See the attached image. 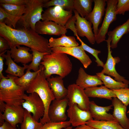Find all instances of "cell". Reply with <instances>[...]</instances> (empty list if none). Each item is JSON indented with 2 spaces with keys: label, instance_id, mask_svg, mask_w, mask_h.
<instances>
[{
  "label": "cell",
  "instance_id": "4",
  "mask_svg": "<svg viewBox=\"0 0 129 129\" xmlns=\"http://www.w3.org/2000/svg\"><path fill=\"white\" fill-rule=\"evenodd\" d=\"M16 77L9 74L0 80V100L9 105H22L24 101L23 97L25 91L15 82Z\"/></svg>",
  "mask_w": 129,
  "mask_h": 129
},
{
  "label": "cell",
  "instance_id": "44",
  "mask_svg": "<svg viewBox=\"0 0 129 129\" xmlns=\"http://www.w3.org/2000/svg\"><path fill=\"white\" fill-rule=\"evenodd\" d=\"M4 58L3 57L0 56V80L2 78H5L3 75L2 72L3 70L4 62L3 60Z\"/></svg>",
  "mask_w": 129,
  "mask_h": 129
},
{
  "label": "cell",
  "instance_id": "20",
  "mask_svg": "<svg viewBox=\"0 0 129 129\" xmlns=\"http://www.w3.org/2000/svg\"><path fill=\"white\" fill-rule=\"evenodd\" d=\"M75 84L84 89L88 87L103 84L97 75H91L87 74L83 68L81 67L79 69Z\"/></svg>",
  "mask_w": 129,
  "mask_h": 129
},
{
  "label": "cell",
  "instance_id": "25",
  "mask_svg": "<svg viewBox=\"0 0 129 129\" xmlns=\"http://www.w3.org/2000/svg\"><path fill=\"white\" fill-rule=\"evenodd\" d=\"M79 45L75 37L67 36L65 34H62L60 37L57 38L51 37L49 40V45L51 48L58 47H70Z\"/></svg>",
  "mask_w": 129,
  "mask_h": 129
},
{
  "label": "cell",
  "instance_id": "42",
  "mask_svg": "<svg viewBox=\"0 0 129 129\" xmlns=\"http://www.w3.org/2000/svg\"><path fill=\"white\" fill-rule=\"evenodd\" d=\"M0 4L21 5H25V0H0Z\"/></svg>",
  "mask_w": 129,
  "mask_h": 129
},
{
  "label": "cell",
  "instance_id": "46",
  "mask_svg": "<svg viewBox=\"0 0 129 129\" xmlns=\"http://www.w3.org/2000/svg\"><path fill=\"white\" fill-rule=\"evenodd\" d=\"M6 104L4 102L0 100V112H4L5 109Z\"/></svg>",
  "mask_w": 129,
  "mask_h": 129
},
{
  "label": "cell",
  "instance_id": "36",
  "mask_svg": "<svg viewBox=\"0 0 129 129\" xmlns=\"http://www.w3.org/2000/svg\"><path fill=\"white\" fill-rule=\"evenodd\" d=\"M77 39L80 42L81 46L83 49L91 54L95 58V62L98 66L103 67L104 64L103 62L99 58L98 56V54L101 52L100 50H98L92 48L85 43L78 36H76Z\"/></svg>",
  "mask_w": 129,
  "mask_h": 129
},
{
  "label": "cell",
  "instance_id": "31",
  "mask_svg": "<svg viewBox=\"0 0 129 129\" xmlns=\"http://www.w3.org/2000/svg\"><path fill=\"white\" fill-rule=\"evenodd\" d=\"M24 115L20 129H40L43 124L36 121L31 113L24 109Z\"/></svg>",
  "mask_w": 129,
  "mask_h": 129
},
{
  "label": "cell",
  "instance_id": "19",
  "mask_svg": "<svg viewBox=\"0 0 129 129\" xmlns=\"http://www.w3.org/2000/svg\"><path fill=\"white\" fill-rule=\"evenodd\" d=\"M112 105L104 107L99 106L93 101H90L89 111L94 119L100 121L115 120L112 114L108 112L112 109Z\"/></svg>",
  "mask_w": 129,
  "mask_h": 129
},
{
  "label": "cell",
  "instance_id": "14",
  "mask_svg": "<svg viewBox=\"0 0 129 129\" xmlns=\"http://www.w3.org/2000/svg\"><path fill=\"white\" fill-rule=\"evenodd\" d=\"M94 6L91 12L85 18L93 25L95 36L98 34L99 25L102 22L105 9L106 0H93Z\"/></svg>",
  "mask_w": 129,
  "mask_h": 129
},
{
  "label": "cell",
  "instance_id": "26",
  "mask_svg": "<svg viewBox=\"0 0 129 129\" xmlns=\"http://www.w3.org/2000/svg\"><path fill=\"white\" fill-rule=\"evenodd\" d=\"M129 32V18L122 25L118 26L112 31L108 32V35L111 38V48L114 49L116 48L118 43L124 34Z\"/></svg>",
  "mask_w": 129,
  "mask_h": 129
},
{
  "label": "cell",
  "instance_id": "35",
  "mask_svg": "<svg viewBox=\"0 0 129 129\" xmlns=\"http://www.w3.org/2000/svg\"><path fill=\"white\" fill-rule=\"evenodd\" d=\"M0 5L7 12L15 16L21 17L25 12V5H17L0 4Z\"/></svg>",
  "mask_w": 129,
  "mask_h": 129
},
{
  "label": "cell",
  "instance_id": "12",
  "mask_svg": "<svg viewBox=\"0 0 129 129\" xmlns=\"http://www.w3.org/2000/svg\"><path fill=\"white\" fill-rule=\"evenodd\" d=\"M67 111L69 121L72 126L76 127L86 124L87 122L93 119L89 111H85L80 109L77 104H75L69 106Z\"/></svg>",
  "mask_w": 129,
  "mask_h": 129
},
{
  "label": "cell",
  "instance_id": "11",
  "mask_svg": "<svg viewBox=\"0 0 129 129\" xmlns=\"http://www.w3.org/2000/svg\"><path fill=\"white\" fill-rule=\"evenodd\" d=\"M68 100L67 97L61 99H55L52 102L48 111V116L51 122H59L66 121L65 114Z\"/></svg>",
  "mask_w": 129,
  "mask_h": 129
},
{
  "label": "cell",
  "instance_id": "1",
  "mask_svg": "<svg viewBox=\"0 0 129 129\" xmlns=\"http://www.w3.org/2000/svg\"><path fill=\"white\" fill-rule=\"evenodd\" d=\"M0 36L8 42L11 48L22 45L42 53L49 54L52 51L48 39L31 28L15 29L0 22Z\"/></svg>",
  "mask_w": 129,
  "mask_h": 129
},
{
  "label": "cell",
  "instance_id": "7",
  "mask_svg": "<svg viewBox=\"0 0 129 129\" xmlns=\"http://www.w3.org/2000/svg\"><path fill=\"white\" fill-rule=\"evenodd\" d=\"M23 97L24 101L22 104V107L32 113L34 119L38 121L44 113V106L42 100L35 92L29 94L28 95L24 94Z\"/></svg>",
  "mask_w": 129,
  "mask_h": 129
},
{
  "label": "cell",
  "instance_id": "45",
  "mask_svg": "<svg viewBox=\"0 0 129 129\" xmlns=\"http://www.w3.org/2000/svg\"><path fill=\"white\" fill-rule=\"evenodd\" d=\"M72 129H98L89 126L86 124L82 125L76 127Z\"/></svg>",
  "mask_w": 129,
  "mask_h": 129
},
{
  "label": "cell",
  "instance_id": "3",
  "mask_svg": "<svg viewBox=\"0 0 129 129\" xmlns=\"http://www.w3.org/2000/svg\"><path fill=\"white\" fill-rule=\"evenodd\" d=\"M44 69V66L40 64L37 76L26 91L29 94L33 92L37 93L43 101L44 106L45 112L43 116L40 119V122L43 124L51 122L48 116V111L52 102L55 99L45 76Z\"/></svg>",
  "mask_w": 129,
  "mask_h": 129
},
{
  "label": "cell",
  "instance_id": "32",
  "mask_svg": "<svg viewBox=\"0 0 129 129\" xmlns=\"http://www.w3.org/2000/svg\"><path fill=\"white\" fill-rule=\"evenodd\" d=\"M32 52V58L31 63L29 65L22 64L26 69L33 70L34 72L38 71L39 69L41 61L46 54H49L46 53H42L33 49H31Z\"/></svg>",
  "mask_w": 129,
  "mask_h": 129
},
{
  "label": "cell",
  "instance_id": "33",
  "mask_svg": "<svg viewBox=\"0 0 129 129\" xmlns=\"http://www.w3.org/2000/svg\"><path fill=\"white\" fill-rule=\"evenodd\" d=\"M53 6H58L68 11H73V0H51L45 3L43 7L48 8Z\"/></svg>",
  "mask_w": 129,
  "mask_h": 129
},
{
  "label": "cell",
  "instance_id": "27",
  "mask_svg": "<svg viewBox=\"0 0 129 129\" xmlns=\"http://www.w3.org/2000/svg\"><path fill=\"white\" fill-rule=\"evenodd\" d=\"M74 7L80 15L85 18L92 11V0H73Z\"/></svg>",
  "mask_w": 129,
  "mask_h": 129
},
{
  "label": "cell",
  "instance_id": "30",
  "mask_svg": "<svg viewBox=\"0 0 129 129\" xmlns=\"http://www.w3.org/2000/svg\"><path fill=\"white\" fill-rule=\"evenodd\" d=\"M39 70L36 72H31L30 70L27 69L25 73L22 76L19 78L16 76L14 80V81L16 84L26 91L36 77Z\"/></svg>",
  "mask_w": 129,
  "mask_h": 129
},
{
  "label": "cell",
  "instance_id": "6",
  "mask_svg": "<svg viewBox=\"0 0 129 129\" xmlns=\"http://www.w3.org/2000/svg\"><path fill=\"white\" fill-rule=\"evenodd\" d=\"M118 0H106L107 6L105 9L104 17L101 27L99 29L98 34L95 36V41L99 44L105 41L106 35L111 24L117 19L115 13Z\"/></svg>",
  "mask_w": 129,
  "mask_h": 129
},
{
  "label": "cell",
  "instance_id": "5",
  "mask_svg": "<svg viewBox=\"0 0 129 129\" xmlns=\"http://www.w3.org/2000/svg\"><path fill=\"white\" fill-rule=\"evenodd\" d=\"M49 0H25L26 10L19 20L23 27L35 31L36 23L42 20L44 4Z\"/></svg>",
  "mask_w": 129,
  "mask_h": 129
},
{
  "label": "cell",
  "instance_id": "18",
  "mask_svg": "<svg viewBox=\"0 0 129 129\" xmlns=\"http://www.w3.org/2000/svg\"><path fill=\"white\" fill-rule=\"evenodd\" d=\"M112 115L115 120L125 129H129V118L126 115L127 106L117 97L112 100Z\"/></svg>",
  "mask_w": 129,
  "mask_h": 129
},
{
  "label": "cell",
  "instance_id": "48",
  "mask_svg": "<svg viewBox=\"0 0 129 129\" xmlns=\"http://www.w3.org/2000/svg\"><path fill=\"white\" fill-rule=\"evenodd\" d=\"M72 126H70L65 128L62 129H72Z\"/></svg>",
  "mask_w": 129,
  "mask_h": 129
},
{
  "label": "cell",
  "instance_id": "16",
  "mask_svg": "<svg viewBox=\"0 0 129 129\" xmlns=\"http://www.w3.org/2000/svg\"><path fill=\"white\" fill-rule=\"evenodd\" d=\"M35 31L39 34L59 36L65 34L67 30L65 27L50 21H39L36 24Z\"/></svg>",
  "mask_w": 129,
  "mask_h": 129
},
{
  "label": "cell",
  "instance_id": "47",
  "mask_svg": "<svg viewBox=\"0 0 129 129\" xmlns=\"http://www.w3.org/2000/svg\"><path fill=\"white\" fill-rule=\"evenodd\" d=\"M3 118L2 113L0 112V125H1L5 122Z\"/></svg>",
  "mask_w": 129,
  "mask_h": 129
},
{
  "label": "cell",
  "instance_id": "21",
  "mask_svg": "<svg viewBox=\"0 0 129 129\" xmlns=\"http://www.w3.org/2000/svg\"><path fill=\"white\" fill-rule=\"evenodd\" d=\"M47 80L55 99H61L66 97L68 89L64 86L62 78L59 76H52L47 78Z\"/></svg>",
  "mask_w": 129,
  "mask_h": 129
},
{
  "label": "cell",
  "instance_id": "29",
  "mask_svg": "<svg viewBox=\"0 0 129 129\" xmlns=\"http://www.w3.org/2000/svg\"><path fill=\"white\" fill-rule=\"evenodd\" d=\"M86 124L98 129H125L116 120L100 121L92 119Z\"/></svg>",
  "mask_w": 129,
  "mask_h": 129
},
{
  "label": "cell",
  "instance_id": "49",
  "mask_svg": "<svg viewBox=\"0 0 129 129\" xmlns=\"http://www.w3.org/2000/svg\"><path fill=\"white\" fill-rule=\"evenodd\" d=\"M127 114H128L129 115V110H128V111L127 112Z\"/></svg>",
  "mask_w": 129,
  "mask_h": 129
},
{
  "label": "cell",
  "instance_id": "13",
  "mask_svg": "<svg viewBox=\"0 0 129 129\" xmlns=\"http://www.w3.org/2000/svg\"><path fill=\"white\" fill-rule=\"evenodd\" d=\"M73 11L76 19L75 27L77 34L81 37H85L91 44H94L96 41L92 23L85 18L81 17L75 10Z\"/></svg>",
  "mask_w": 129,
  "mask_h": 129
},
{
  "label": "cell",
  "instance_id": "39",
  "mask_svg": "<svg viewBox=\"0 0 129 129\" xmlns=\"http://www.w3.org/2000/svg\"><path fill=\"white\" fill-rule=\"evenodd\" d=\"M129 11V0H118L116 7V14L124 15L125 12Z\"/></svg>",
  "mask_w": 129,
  "mask_h": 129
},
{
  "label": "cell",
  "instance_id": "40",
  "mask_svg": "<svg viewBox=\"0 0 129 129\" xmlns=\"http://www.w3.org/2000/svg\"><path fill=\"white\" fill-rule=\"evenodd\" d=\"M76 21L75 16L74 15L67 22L65 26V27L67 29H70L73 32L74 35L76 36L78 35L76 33L75 23Z\"/></svg>",
  "mask_w": 129,
  "mask_h": 129
},
{
  "label": "cell",
  "instance_id": "8",
  "mask_svg": "<svg viewBox=\"0 0 129 129\" xmlns=\"http://www.w3.org/2000/svg\"><path fill=\"white\" fill-rule=\"evenodd\" d=\"M67 89L68 106L75 104L82 110L89 111L90 101L84 89L75 83L69 85Z\"/></svg>",
  "mask_w": 129,
  "mask_h": 129
},
{
  "label": "cell",
  "instance_id": "34",
  "mask_svg": "<svg viewBox=\"0 0 129 129\" xmlns=\"http://www.w3.org/2000/svg\"><path fill=\"white\" fill-rule=\"evenodd\" d=\"M21 17L15 16L6 12L2 8L0 7V22L3 23L6 25L11 27L12 26L16 29L17 23Z\"/></svg>",
  "mask_w": 129,
  "mask_h": 129
},
{
  "label": "cell",
  "instance_id": "17",
  "mask_svg": "<svg viewBox=\"0 0 129 129\" xmlns=\"http://www.w3.org/2000/svg\"><path fill=\"white\" fill-rule=\"evenodd\" d=\"M24 109L22 105L12 106L6 104L5 109L3 113V118L15 127L22 122L24 115Z\"/></svg>",
  "mask_w": 129,
  "mask_h": 129
},
{
  "label": "cell",
  "instance_id": "23",
  "mask_svg": "<svg viewBox=\"0 0 129 129\" xmlns=\"http://www.w3.org/2000/svg\"><path fill=\"white\" fill-rule=\"evenodd\" d=\"M84 90L89 97H97L112 100L113 98L116 97L113 90L108 88L105 86L101 85L99 87H88Z\"/></svg>",
  "mask_w": 129,
  "mask_h": 129
},
{
  "label": "cell",
  "instance_id": "2",
  "mask_svg": "<svg viewBox=\"0 0 129 129\" xmlns=\"http://www.w3.org/2000/svg\"><path fill=\"white\" fill-rule=\"evenodd\" d=\"M40 63L44 68V73L47 79L53 74H56L63 78L72 71V65L67 54L52 51L45 55Z\"/></svg>",
  "mask_w": 129,
  "mask_h": 129
},
{
  "label": "cell",
  "instance_id": "15",
  "mask_svg": "<svg viewBox=\"0 0 129 129\" xmlns=\"http://www.w3.org/2000/svg\"><path fill=\"white\" fill-rule=\"evenodd\" d=\"M52 51L65 53L78 59L85 68H87L92 63L89 56L85 53L81 46L70 47H58L51 48Z\"/></svg>",
  "mask_w": 129,
  "mask_h": 129
},
{
  "label": "cell",
  "instance_id": "43",
  "mask_svg": "<svg viewBox=\"0 0 129 129\" xmlns=\"http://www.w3.org/2000/svg\"><path fill=\"white\" fill-rule=\"evenodd\" d=\"M0 129H18L16 127L9 123L5 121L3 124L0 126Z\"/></svg>",
  "mask_w": 129,
  "mask_h": 129
},
{
  "label": "cell",
  "instance_id": "10",
  "mask_svg": "<svg viewBox=\"0 0 129 129\" xmlns=\"http://www.w3.org/2000/svg\"><path fill=\"white\" fill-rule=\"evenodd\" d=\"M108 36V39L106 40L107 43L108 57L106 62L104 64L103 67V69L101 72L104 74H106L114 77V80L116 81L128 84H129V81L120 75L115 69V65L120 61V59L118 57H113L112 56L110 46L111 38L110 36Z\"/></svg>",
  "mask_w": 129,
  "mask_h": 129
},
{
  "label": "cell",
  "instance_id": "24",
  "mask_svg": "<svg viewBox=\"0 0 129 129\" xmlns=\"http://www.w3.org/2000/svg\"><path fill=\"white\" fill-rule=\"evenodd\" d=\"M3 53L0 54V56L3 57L6 59L5 64L7 66V68L5 72L9 74L20 77L24 74L25 69L24 67H22L16 64L12 59L10 50L7 51L6 54Z\"/></svg>",
  "mask_w": 129,
  "mask_h": 129
},
{
  "label": "cell",
  "instance_id": "41",
  "mask_svg": "<svg viewBox=\"0 0 129 129\" xmlns=\"http://www.w3.org/2000/svg\"><path fill=\"white\" fill-rule=\"evenodd\" d=\"M11 48L8 42L3 37H0V54L5 53Z\"/></svg>",
  "mask_w": 129,
  "mask_h": 129
},
{
  "label": "cell",
  "instance_id": "38",
  "mask_svg": "<svg viewBox=\"0 0 129 129\" xmlns=\"http://www.w3.org/2000/svg\"><path fill=\"white\" fill-rule=\"evenodd\" d=\"M71 125L69 121L59 122L51 121L43 124L40 129H62Z\"/></svg>",
  "mask_w": 129,
  "mask_h": 129
},
{
  "label": "cell",
  "instance_id": "28",
  "mask_svg": "<svg viewBox=\"0 0 129 129\" xmlns=\"http://www.w3.org/2000/svg\"><path fill=\"white\" fill-rule=\"evenodd\" d=\"M103 83L104 86L112 90H118L121 88H128V84L123 82L118 81L112 78L109 76L106 75L101 72L96 74Z\"/></svg>",
  "mask_w": 129,
  "mask_h": 129
},
{
  "label": "cell",
  "instance_id": "9",
  "mask_svg": "<svg viewBox=\"0 0 129 129\" xmlns=\"http://www.w3.org/2000/svg\"><path fill=\"white\" fill-rule=\"evenodd\" d=\"M73 11H68L58 6L49 7L42 15V20L53 22L65 27L66 24L72 17Z\"/></svg>",
  "mask_w": 129,
  "mask_h": 129
},
{
  "label": "cell",
  "instance_id": "22",
  "mask_svg": "<svg viewBox=\"0 0 129 129\" xmlns=\"http://www.w3.org/2000/svg\"><path fill=\"white\" fill-rule=\"evenodd\" d=\"M30 50L28 47L18 45L11 48L10 51L11 57L15 62L26 64L32 61V54L29 52Z\"/></svg>",
  "mask_w": 129,
  "mask_h": 129
},
{
  "label": "cell",
  "instance_id": "37",
  "mask_svg": "<svg viewBox=\"0 0 129 129\" xmlns=\"http://www.w3.org/2000/svg\"><path fill=\"white\" fill-rule=\"evenodd\" d=\"M116 97L126 106L129 104V89L128 88H121L113 90Z\"/></svg>",
  "mask_w": 129,
  "mask_h": 129
}]
</instances>
